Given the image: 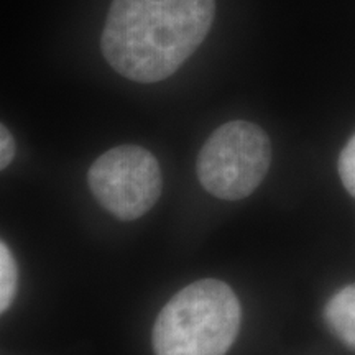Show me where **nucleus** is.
<instances>
[{
    "label": "nucleus",
    "mask_w": 355,
    "mask_h": 355,
    "mask_svg": "<svg viewBox=\"0 0 355 355\" xmlns=\"http://www.w3.org/2000/svg\"><path fill=\"white\" fill-rule=\"evenodd\" d=\"M216 0H112L101 48L123 78H170L209 33Z\"/></svg>",
    "instance_id": "1"
},
{
    "label": "nucleus",
    "mask_w": 355,
    "mask_h": 355,
    "mask_svg": "<svg viewBox=\"0 0 355 355\" xmlns=\"http://www.w3.org/2000/svg\"><path fill=\"white\" fill-rule=\"evenodd\" d=\"M242 322L235 293L220 279H199L178 291L153 326L157 355H225Z\"/></svg>",
    "instance_id": "2"
},
{
    "label": "nucleus",
    "mask_w": 355,
    "mask_h": 355,
    "mask_svg": "<svg viewBox=\"0 0 355 355\" xmlns=\"http://www.w3.org/2000/svg\"><path fill=\"white\" fill-rule=\"evenodd\" d=\"M272 162L268 135L255 123L232 121L207 139L198 157V178L212 196L237 201L250 196Z\"/></svg>",
    "instance_id": "3"
},
{
    "label": "nucleus",
    "mask_w": 355,
    "mask_h": 355,
    "mask_svg": "<svg viewBox=\"0 0 355 355\" xmlns=\"http://www.w3.org/2000/svg\"><path fill=\"white\" fill-rule=\"evenodd\" d=\"M87 183L105 211L121 220H135L157 204L163 178L157 158L148 150L121 145L92 163Z\"/></svg>",
    "instance_id": "4"
},
{
    "label": "nucleus",
    "mask_w": 355,
    "mask_h": 355,
    "mask_svg": "<svg viewBox=\"0 0 355 355\" xmlns=\"http://www.w3.org/2000/svg\"><path fill=\"white\" fill-rule=\"evenodd\" d=\"M324 319L331 331L355 350V285L343 288L327 301Z\"/></svg>",
    "instance_id": "5"
},
{
    "label": "nucleus",
    "mask_w": 355,
    "mask_h": 355,
    "mask_svg": "<svg viewBox=\"0 0 355 355\" xmlns=\"http://www.w3.org/2000/svg\"><path fill=\"white\" fill-rule=\"evenodd\" d=\"M19 288V266L12 250L6 242L0 243V311H6L12 306Z\"/></svg>",
    "instance_id": "6"
},
{
    "label": "nucleus",
    "mask_w": 355,
    "mask_h": 355,
    "mask_svg": "<svg viewBox=\"0 0 355 355\" xmlns=\"http://www.w3.org/2000/svg\"><path fill=\"white\" fill-rule=\"evenodd\" d=\"M339 175L345 189L355 198V135L344 146L339 157Z\"/></svg>",
    "instance_id": "7"
},
{
    "label": "nucleus",
    "mask_w": 355,
    "mask_h": 355,
    "mask_svg": "<svg viewBox=\"0 0 355 355\" xmlns=\"http://www.w3.org/2000/svg\"><path fill=\"white\" fill-rule=\"evenodd\" d=\"M17 146L10 130L6 125L0 127V168L6 170L10 165L13 157H15Z\"/></svg>",
    "instance_id": "8"
}]
</instances>
